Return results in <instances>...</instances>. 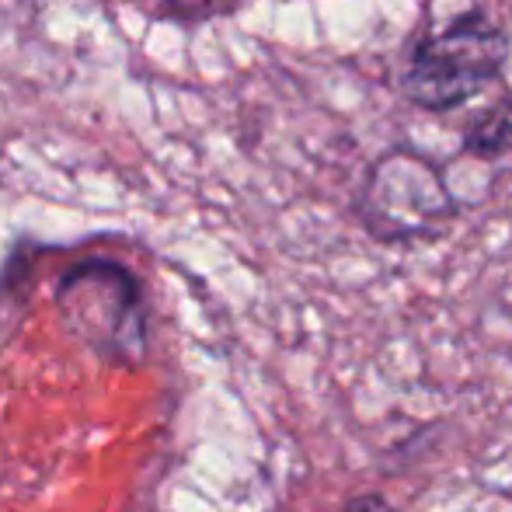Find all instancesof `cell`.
I'll list each match as a JSON object with an SVG mask.
<instances>
[{"mask_svg":"<svg viewBox=\"0 0 512 512\" xmlns=\"http://www.w3.org/2000/svg\"><path fill=\"white\" fill-rule=\"evenodd\" d=\"M506 60L509 32L488 11L467 7L411 42L398 91L422 112H453L492 88Z\"/></svg>","mask_w":512,"mask_h":512,"instance_id":"6da1fadb","label":"cell"},{"mask_svg":"<svg viewBox=\"0 0 512 512\" xmlns=\"http://www.w3.org/2000/svg\"><path fill=\"white\" fill-rule=\"evenodd\" d=\"M56 307L74 338L105 363H136L147 349L150 314L143 283L115 258H84L56 283Z\"/></svg>","mask_w":512,"mask_h":512,"instance_id":"7a4b0ae2","label":"cell"},{"mask_svg":"<svg viewBox=\"0 0 512 512\" xmlns=\"http://www.w3.org/2000/svg\"><path fill=\"white\" fill-rule=\"evenodd\" d=\"M359 216L380 241H418L439 234V227L457 216V199L432 161L411 150H391L366 178Z\"/></svg>","mask_w":512,"mask_h":512,"instance_id":"3957f363","label":"cell"},{"mask_svg":"<svg viewBox=\"0 0 512 512\" xmlns=\"http://www.w3.org/2000/svg\"><path fill=\"white\" fill-rule=\"evenodd\" d=\"M464 154L478 161H512V98L485 108L467 122Z\"/></svg>","mask_w":512,"mask_h":512,"instance_id":"277c9868","label":"cell"},{"mask_svg":"<svg viewBox=\"0 0 512 512\" xmlns=\"http://www.w3.org/2000/svg\"><path fill=\"white\" fill-rule=\"evenodd\" d=\"M342 512H394V509L380 492H366V495H356L352 502H345Z\"/></svg>","mask_w":512,"mask_h":512,"instance_id":"5b68a950","label":"cell"}]
</instances>
